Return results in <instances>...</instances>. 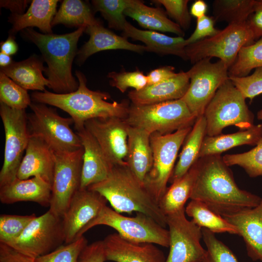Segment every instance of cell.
Listing matches in <instances>:
<instances>
[{
  "label": "cell",
  "instance_id": "f35d334b",
  "mask_svg": "<svg viewBox=\"0 0 262 262\" xmlns=\"http://www.w3.org/2000/svg\"><path fill=\"white\" fill-rule=\"evenodd\" d=\"M27 90L0 72V102L14 109L25 110L32 103Z\"/></svg>",
  "mask_w": 262,
  "mask_h": 262
},
{
  "label": "cell",
  "instance_id": "d590c367",
  "mask_svg": "<svg viewBox=\"0 0 262 262\" xmlns=\"http://www.w3.org/2000/svg\"><path fill=\"white\" fill-rule=\"evenodd\" d=\"M262 67V36L253 43L243 47L233 64L229 68V77H245L252 70Z\"/></svg>",
  "mask_w": 262,
  "mask_h": 262
},
{
  "label": "cell",
  "instance_id": "836d02e7",
  "mask_svg": "<svg viewBox=\"0 0 262 262\" xmlns=\"http://www.w3.org/2000/svg\"><path fill=\"white\" fill-rule=\"evenodd\" d=\"M99 22L94 17L91 9L86 2L81 0H65L56 12L51 26L62 24L78 28L92 25Z\"/></svg>",
  "mask_w": 262,
  "mask_h": 262
},
{
  "label": "cell",
  "instance_id": "e0dca14e",
  "mask_svg": "<svg viewBox=\"0 0 262 262\" xmlns=\"http://www.w3.org/2000/svg\"><path fill=\"white\" fill-rule=\"evenodd\" d=\"M107 202L105 198L97 192L87 188L79 189L62 217L64 244L82 236L83 229L98 214Z\"/></svg>",
  "mask_w": 262,
  "mask_h": 262
},
{
  "label": "cell",
  "instance_id": "f546056e",
  "mask_svg": "<svg viewBox=\"0 0 262 262\" xmlns=\"http://www.w3.org/2000/svg\"><path fill=\"white\" fill-rule=\"evenodd\" d=\"M124 15L149 31L172 33L183 37L184 36L183 30L168 18L161 9L149 7L142 1L132 0L131 5L125 11Z\"/></svg>",
  "mask_w": 262,
  "mask_h": 262
},
{
  "label": "cell",
  "instance_id": "d6986e66",
  "mask_svg": "<svg viewBox=\"0 0 262 262\" xmlns=\"http://www.w3.org/2000/svg\"><path fill=\"white\" fill-rule=\"evenodd\" d=\"M55 164L53 151L42 139L30 134L16 177L24 180L38 177L52 185Z\"/></svg>",
  "mask_w": 262,
  "mask_h": 262
},
{
  "label": "cell",
  "instance_id": "44dd1931",
  "mask_svg": "<svg viewBox=\"0 0 262 262\" xmlns=\"http://www.w3.org/2000/svg\"><path fill=\"white\" fill-rule=\"evenodd\" d=\"M223 217L236 228L248 257L262 262V197L257 206Z\"/></svg>",
  "mask_w": 262,
  "mask_h": 262
},
{
  "label": "cell",
  "instance_id": "bcb514c9",
  "mask_svg": "<svg viewBox=\"0 0 262 262\" xmlns=\"http://www.w3.org/2000/svg\"><path fill=\"white\" fill-rule=\"evenodd\" d=\"M215 22L213 16L206 15L197 18L195 31L189 37L186 39L187 46L218 33L220 30L215 27Z\"/></svg>",
  "mask_w": 262,
  "mask_h": 262
},
{
  "label": "cell",
  "instance_id": "f6af8a7d",
  "mask_svg": "<svg viewBox=\"0 0 262 262\" xmlns=\"http://www.w3.org/2000/svg\"><path fill=\"white\" fill-rule=\"evenodd\" d=\"M153 1L163 5L168 15L182 30L189 28L191 15L188 9V0H157Z\"/></svg>",
  "mask_w": 262,
  "mask_h": 262
},
{
  "label": "cell",
  "instance_id": "ac0fdd59",
  "mask_svg": "<svg viewBox=\"0 0 262 262\" xmlns=\"http://www.w3.org/2000/svg\"><path fill=\"white\" fill-rule=\"evenodd\" d=\"M103 241L106 261L115 262H165L166 257L156 245L126 239L116 232Z\"/></svg>",
  "mask_w": 262,
  "mask_h": 262
},
{
  "label": "cell",
  "instance_id": "11a10c76",
  "mask_svg": "<svg viewBox=\"0 0 262 262\" xmlns=\"http://www.w3.org/2000/svg\"><path fill=\"white\" fill-rule=\"evenodd\" d=\"M13 61L10 55L0 52V67H4L11 65Z\"/></svg>",
  "mask_w": 262,
  "mask_h": 262
},
{
  "label": "cell",
  "instance_id": "ab89813d",
  "mask_svg": "<svg viewBox=\"0 0 262 262\" xmlns=\"http://www.w3.org/2000/svg\"><path fill=\"white\" fill-rule=\"evenodd\" d=\"M202 239L207 249L203 262H239L233 252L218 239L215 233L201 228Z\"/></svg>",
  "mask_w": 262,
  "mask_h": 262
},
{
  "label": "cell",
  "instance_id": "277c9868",
  "mask_svg": "<svg viewBox=\"0 0 262 262\" xmlns=\"http://www.w3.org/2000/svg\"><path fill=\"white\" fill-rule=\"evenodd\" d=\"M87 189L102 195L112 208L119 213H141L164 227H167L166 215L161 210L159 202L127 165L114 166L106 179Z\"/></svg>",
  "mask_w": 262,
  "mask_h": 262
},
{
  "label": "cell",
  "instance_id": "5bb4252c",
  "mask_svg": "<svg viewBox=\"0 0 262 262\" xmlns=\"http://www.w3.org/2000/svg\"><path fill=\"white\" fill-rule=\"evenodd\" d=\"M54 153L55 164L49 210L62 217L80 189L83 149Z\"/></svg>",
  "mask_w": 262,
  "mask_h": 262
},
{
  "label": "cell",
  "instance_id": "4fadbf2b",
  "mask_svg": "<svg viewBox=\"0 0 262 262\" xmlns=\"http://www.w3.org/2000/svg\"><path fill=\"white\" fill-rule=\"evenodd\" d=\"M64 243L62 218L49 210L36 216L18 238L6 245L36 259L52 251Z\"/></svg>",
  "mask_w": 262,
  "mask_h": 262
},
{
  "label": "cell",
  "instance_id": "4316f807",
  "mask_svg": "<svg viewBox=\"0 0 262 262\" xmlns=\"http://www.w3.org/2000/svg\"><path fill=\"white\" fill-rule=\"evenodd\" d=\"M58 1L33 0L25 13L12 14L9 17V21L12 24L9 34L14 36L20 31L33 27H37L42 33H52L51 22L56 13Z\"/></svg>",
  "mask_w": 262,
  "mask_h": 262
},
{
  "label": "cell",
  "instance_id": "83f0119b",
  "mask_svg": "<svg viewBox=\"0 0 262 262\" xmlns=\"http://www.w3.org/2000/svg\"><path fill=\"white\" fill-rule=\"evenodd\" d=\"M44 61L42 57L33 55L26 60L13 61L9 66L0 67V72L27 90L43 92L49 84L42 73L45 68Z\"/></svg>",
  "mask_w": 262,
  "mask_h": 262
},
{
  "label": "cell",
  "instance_id": "681fc988",
  "mask_svg": "<svg viewBox=\"0 0 262 262\" xmlns=\"http://www.w3.org/2000/svg\"><path fill=\"white\" fill-rule=\"evenodd\" d=\"M35 260L0 243V262H35Z\"/></svg>",
  "mask_w": 262,
  "mask_h": 262
},
{
  "label": "cell",
  "instance_id": "3957f363",
  "mask_svg": "<svg viewBox=\"0 0 262 262\" xmlns=\"http://www.w3.org/2000/svg\"><path fill=\"white\" fill-rule=\"evenodd\" d=\"M86 26L63 34H44L32 28L23 30L22 35L33 43L40 50L47 64L44 72L55 93L66 94L75 91L79 82L72 74V63L77 54V43Z\"/></svg>",
  "mask_w": 262,
  "mask_h": 262
},
{
  "label": "cell",
  "instance_id": "ba28073f",
  "mask_svg": "<svg viewBox=\"0 0 262 262\" xmlns=\"http://www.w3.org/2000/svg\"><path fill=\"white\" fill-rule=\"evenodd\" d=\"M28 115L30 134L42 139L54 153L71 152L82 148L81 139L70 128L71 117L60 116L46 104L33 102Z\"/></svg>",
  "mask_w": 262,
  "mask_h": 262
},
{
  "label": "cell",
  "instance_id": "d6a6232c",
  "mask_svg": "<svg viewBox=\"0 0 262 262\" xmlns=\"http://www.w3.org/2000/svg\"><path fill=\"white\" fill-rule=\"evenodd\" d=\"M185 212L201 228L207 229L214 233L238 234L234 226L199 201L191 200L185 207Z\"/></svg>",
  "mask_w": 262,
  "mask_h": 262
},
{
  "label": "cell",
  "instance_id": "7bdbcfd3",
  "mask_svg": "<svg viewBox=\"0 0 262 262\" xmlns=\"http://www.w3.org/2000/svg\"><path fill=\"white\" fill-rule=\"evenodd\" d=\"M107 77L111 79L110 85L118 89L121 93H124L128 88H133L134 90L139 91L147 85V76L139 70L132 72L109 73Z\"/></svg>",
  "mask_w": 262,
  "mask_h": 262
},
{
  "label": "cell",
  "instance_id": "6da1fadb",
  "mask_svg": "<svg viewBox=\"0 0 262 262\" xmlns=\"http://www.w3.org/2000/svg\"><path fill=\"white\" fill-rule=\"evenodd\" d=\"M190 199L199 201L225 217L257 206L262 197L240 189L221 155L199 158Z\"/></svg>",
  "mask_w": 262,
  "mask_h": 262
},
{
  "label": "cell",
  "instance_id": "8fae6325",
  "mask_svg": "<svg viewBox=\"0 0 262 262\" xmlns=\"http://www.w3.org/2000/svg\"><path fill=\"white\" fill-rule=\"evenodd\" d=\"M0 116L5 132L4 160L0 172V187L16 177L30 137L25 110L12 109L0 104Z\"/></svg>",
  "mask_w": 262,
  "mask_h": 262
},
{
  "label": "cell",
  "instance_id": "4dcf8cb0",
  "mask_svg": "<svg viewBox=\"0 0 262 262\" xmlns=\"http://www.w3.org/2000/svg\"><path fill=\"white\" fill-rule=\"evenodd\" d=\"M206 135V122L203 115L196 118L187 136L169 182L171 184L181 178L198 160Z\"/></svg>",
  "mask_w": 262,
  "mask_h": 262
},
{
  "label": "cell",
  "instance_id": "2e32d148",
  "mask_svg": "<svg viewBox=\"0 0 262 262\" xmlns=\"http://www.w3.org/2000/svg\"><path fill=\"white\" fill-rule=\"evenodd\" d=\"M84 127L92 135L113 165H127L128 125L119 118H95Z\"/></svg>",
  "mask_w": 262,
  "mask_h": 262
},
{
  "label": "cell",
  "instance_id": "cb8c5ba5",
  "mask_svg": "<svg viewBox=\"0 0 262 262\" xmlns=\"http://www.w3.org/2000/svg\"><path fill=\"white\" fill-rule=\"evenodd\" d=\"M51 189L52 185L40 177L24 180L16 178L0 187V200L3 204L32 201L48 207L50 203Z\"/></svg>",
  "mask_w": 262,
  "mask_h": 262
},
{
  "label": "cell",
  "instance_id": "c3c4849f",
  "mask_svg": "<svg viewBox=\"0 0 262 262\" xmlns=\"http://www.w3.org/2000/svg\"><path fill=\"white\" fill-rule=\"evenodd\" d=\"M246 24L255 40L262 36V0H256L254 11L247 19Z\"/></svg>",
  "mask_w": 262,
  "mask_h": 262
},
{
  "label": "cell",
  "instance_id": "9f6ffc18",
  "mask_svg": "<svg viewBox=\"0 0 262 262\" xmlns=\"http://www.w3.org/2000/svg\"><path fill=\"white\" fill-rule=\"evenodd\" d=\"M257 117L258 120H262V109L258 112Z\"/></svg>",
  "mask_w": 262,
  "mask_h": 262
},
{
  "label": "cell",
  "instance_id": "8992f818",
  "mask_svg": "<svg viewBox=\"0 0 262 262\" xmlns=\"http://www.w3.org/2000/svg\"><path fill=\"white\" fill-rule=\"evenodd\" d=\"M203 116L209 136L222 134L223 129L229 126L243 131L254 125V115L246 98L229 78L218 89L206 107Z\"/></svg>",
  "mask_w": 262,
  "mask_h": 262
},
{
  "label": "cell",
  "instance_id": "f907efd6",
  "mask_svg": "<svg viewBox=\"0 0 262 262\" xmlns=\"http://www.w3.org/2000/svg\"><path fill=\"white\" fill-rule=\"evenodd\" d=\"M177 73L174 67L165 66L155 69L147 75V85H154L165 81L174 76Z\"/></svg>",
  "mask_w": 262,
  "mask_h": 262
},
{
  "label": "cell",
  "instance_id": "60d3db41",
  "mask_svg": "<svg viewBox=\"0 0 262 262\" xmlns=\"http://www.w3.org/2000/svg\"><path fill=\"white\" fill-rule=\"evenodd\" d=\"M36 216L2 214L0 215V243L7 244L18 238Z\"/></svg>",
  "mask_w": 262,
  "mask_h": 262
},
{
  "label": "cell",
  "instance_id": "b9f144b4",
  "mask_svg": "<svg viewBox=\"0 0 262 262\" xmlns=\"http://www.w3.org/2000/svg\"><path fill=\"white\" fill-rule=\"evenodd\" d=\"M87 244L88 241L82 236L36 258L35 262H78L81 252Z\"/></svg>",
  "mask_w": 262,
  "mask_h": 262
},
{
  "label": "cell",
  "instance_id": "7dc6e473",
  "mask_svg": "<svg viewBox=\"0 0 262 262\" xmlns=\"http://www.w3.org/2000/svg\"><path fill=\"white\" fill-rule=\"evenodd\" d=\"M106 261L102 240L87 244L81 252L78 262H104Z\"/></svg>",
  "mask_w": 262,
  "mask_h": 262
},
{
  "label": "cell",
  "instance_id": "30bf717a",
  "mask_svg": "<svg viewBox=\"0 0 262 262\" xmlns=\"http://www.w3.org/2000/svg\"><path fill=\"white\" fill-rule=\"evenodd\" d=\"M255 40L246 22L228 25L215 35L187 46L185 52L187 60L193 64L204 58L216 57L229 69L241 49Z\"/></svg>",
  "mask_w": 262,
  "mask_h": 262
},
{
  "label": "cell",
  "instance_id": "74e56055",
  "mask_svg": "<svg viewBox=\"0 0 262 262\" xmlns=\"http://www.w3.org/2000/svg\"><path fill=\"white\" fill-rule=\"evenodd\" d=\"M132 0H94V9L99 12L108 21L110 28L123 31L127 22L124 12L131 4Z\"/></svg>",
  "mask_w": 262,
  "mask_h": 262
},
{
  "label": "cell",
  "instance_id": "db71d44e",
  "mask_svg": "<svg viewBox=\"0 0 262 262\" xmlns=\"http://www.w3.org/2000/svg\"><path fill=\"white\" fill-rule=\"evenodd\" d=\"M207 10L208 5L205 1L196 0L191 5L190 13L193 16L198 18L205 16Z\"/></svg>",
  "mask_w": 262,
  "mask_h": 262
},
{
  "label": "cell",
  "instance_id": "1f68e13d",
  "mask_svg": "<svg viewBox=\"0 0 262 262\" xmlns=\"http://www.w3.org/2000/svg\"><path fill=\"white\" fill-rule=\"evenodd\" d=\"M195 164L181 178L168 187L159 201L161 210L165 215L185 208V204L190 198L195 180Z\"/></svg>",
  "mask_w": 262,
  "mask_h": 262
},
{
  "label": "cell",
  "instance_id": "7a4b0ae2",
  "mask_svg": "<svg viewBox=\"0 0 262 262\" xmlns=\"http://www.w3.org/2000/svg\"><path fill=\"white\" fill-rule=\"evenodd\" d=\"M75 75L79 82L75 91L66 94L46 90L35 91L31 95L32 101L56 107L67 113L73 119L76 131L83 128L85 123L92 119L126 118L130 107L127 101L108 102L111 98L109 94L89 89L84 75L80 71H76Z\"/></svg>",
  "mask_w": 262,
  "mask_h": 262
},
{
  "label": "cell",
  "instance_id": "ee69618b",
  "mask_svg": "<svg viewBox=\"0 0 262 262\" xmlns=\"http://www.w3.org/2000/svg\"><path fill=\"white\" fill-rule=\"evenodd\" d=\"M234 85L244 97L251 101L262 94V67L255 69L253 73L245 77H229Z\"/></svg>",
  "mask_w": 262,
  "mask_h": 262
},
{
  "label": "cell",
  "instance_id": "d4e9b609",
  "mask_svg": "<svg viewBox=\"0 0 262 262\" xmlns=\"http://www.w3.org/2000/svg\"><path fill=\"white\" fill-rule=\"evenodd\" d=\"M123 36L140 41L145 44L147 51L161 55H173L184 60L187 58V46L183 37H171L156 31L139 29L127 21L123 30Z\"/></svg>",
  "mask_w": 262,
  "mask_h": 262
},
{
  "label": "cell",
  "instance_id": "f5cc1de1",
  "mask_svg": "<svg viewBox=\"0 0 262 262\" xmlns=\"http://www.w3.org/2000/svg\"><path fill=\"white\" fill-rule=\"evenodd\" d=\"M0 45V52L10 56L16 53L18 50V46L14 35L9 34L8 38L2 41Z\"/></svg>",
  "mask_w": 262,
  "mask_h": 262
},
{
  "label": "cell",
  "instance_id": "f1b7e54d",
  "mask_svg": "<svg viewBox=\"0 0 262 262\" xmlns=\"http://www.w3.org/2000/svg\"><path fill=\"white\" fill-rule=\"evenodd\" d=\"M262 138V124L237 132L214 136L206 135L203 141L199 158L221 154L230 148L245 145L256 146Z\"/></svg>",
  "mask_w": 262,
  "mask_h": 262
},
{
  "label": "cell",
  "instance_id": "8d00e7d4",
  "mask_svg": "<svg viewBox=\"0 0 262 262\" xmlns=\"http://www.w3.org/2000/svg\"><path fill=\"white\" fill-rule=\"evenodd\" d=\"M223 159L229 166H240L251 178L262 176V138L250 150L241 153L226 154L223 156Z\"/></svg>",
  "mask_w": 262,
  "mask_h": 262
},
{
  "label": "cell",
  "instance_id": "7402d4cb",
  "mask_svg": "<svg viewBox=\"0 0 262 262\" xmlns=\"http://www.w3.org/2000/svg\"><path fill=\"white\" fill-rule=\"evenodd\" d=\"M85 32L90 38L78 51L77 62L79 65L93 54L102 50L125 49L140 53L147 51L145 46L130 42L126 37L104 27L100 21L86 27Z\"/></svg>",
  "mask_w": 262,
  "mask_h": 262
},
{
  "label": "cell",
  "instance_id": "603a6c76",
  "mask_svg": "<svg viewBox=\"0 0 262 262\" xmlns=\"http://www.w3.org/2000/svg\"><path fill=\"white\" fill-rule=\"evenodd\" d=\"M190 84L187 71H180L163 82L147 85L139 91L132 90L128 93L131 103L143 105L181 99Z\"/></svg>",
  "mask_w": 262,
  "mask_h": 262
},
{
  "label": "cell",
  "instance_id": "9a60e30c",
  "mask_svg": "<svg viewBox=\"0 0 262 262\" xmlns=\"http://www.w3.org/2000/svg\"><path fill=\"white\" fill-rule=\"evenodd\" d=\"M169 252L165 262H203L206 250L201 245V228L186 217L185 208L166 215Z\"/></svg>",
  "mask_w": 262,
  "mask_h": 262
},
{
  "label": "cell",
  "instance_id": "484cf974",
  "mask_svg": "<svg viewBox=\"0 0 262 262\" xmlns=\"http://www.w3.org/2000/svg\"><path fill=\"white\" fill-rule=\"evenodd\" d=\"M127 166L144 184V180L153 164V154L150 142L151 134L140 129L128 128Z\"/></svg>",
  "mask_w": 262,
  "mask_h": 262
},
{
  "label": "cell",
  "instance_id": "9c48e42d",
  "mask_svg": "<svg viewBox=\"0 0 262 262\" xmlns=\"http://www.w3.org/2000/svg\"><path fill=\"white\" fill-rule=\"evenodd\" d=\"M192 127L169 134L153 133L150 135L153 164L144 185L158 202L168 187L179 151Z\"/></svg>",
  "mask_w": 262,
  "mask_h": 262
},
{
  "label": "cell",
  "instance_id": "e575fe53",
  "mask_svg": "<svg viewBox=\"0 0 262 262\" xmlns=\"http://www.w3.org/2000/svg\"><path fill=\"white\" fill-rule=\"evenodd\" d=\"M256 0H215L213 3V13L215 21L228 24L246 23L253 13Z\"/></svg>",
  "mask_w": 262,
  "mask_h": 262
},
{
  "label": "cell",
  "instance_id": "816d5d0a",
  "mask_svg": "<svg viewBox=\"0 0 262 262\" xmlns=\"http://www.w3.org/2000/svg\"><path fill=\"white\" fill-rule=\"evenodd\" d=\"M30 0H2L0 1V7L11 11L12 14H23Z\"/></svg>",
  "mask_w": 262,
  "mask_h": 262
},
{
  "label": "cell",
  "instance_id": "ffe728a7",
  "mask_svg": "<svg viewBox=\"0 0 262 262\" xmlns=\"http://www.w3.org/2000/svg\"><path fill=\"white\" fill-rule=\"evenodd\" d=\"M76 132L83 149L80 189H85L106 179L114 166L109 162L96 140L84 127Z\"/></svg>",
  "mask_w": 262,
  "mask_h": 262
},
{
  "label": "cell",
  "instance_id": "52a82bcc",
  "mask_svg": "<svg viewBox=\"0 0 262 262\" xmlns=\"http://www.w3.org/2000/svg\"><path fill=\"white\" fill-rule=\"evenodd\" d=\"M98 225L110 227L122 237L132 241L150 243L165 247L169 246L168 229L141 213H136L133 216H127L105 205L84 228L82 235Z\"/></svg>",
  "mask_w": 262,
  "mask_h": 262
},
{
  "label": "cell",
  "instance_id": "7c38bea8",
  "mask_svg": "<svg viewBox=\"0 0 262 262\" xmlns=\"http://www.w3.org/2000/svg\"><path fill=\"white\" fill-rule=\"evenodd\" d=\"M211 60L203 59L187 71L190 84L181 99L196 118L203 115L218 89L229 78V67L223 61L213 63Z\"/></svg>",
  "mask_w": 262,
  "mask_h": 262
},
{
  "label": "cell",
  "instance_id": "5b68a950",
  "mask_svg": "<svg viewBox=\"0 0 262 262\" xmlns=\"http://www.w3.org/2000/svg\"><path fill=\"white\" fill-rule=\"evenodd\" d=\"M196 119L181 98L143 105L131 103L124 120L150 134H167L192 127Z\"/></svg>",
  "mask_w": 262,
  "mask_h": 262
}]
</instances>
